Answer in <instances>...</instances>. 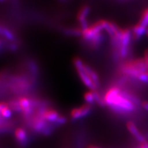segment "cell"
Returning <instances> with one entry per match:
<instances>
[{
  "label": "cell",
  "mask_w": 148,
  "mask_h": 148,
  "mask_svg": "<svg viewBox=\"0 0 148 148\" xmlns=\"http://www.w3.org/2000/svg\"><path fill=\"white\" fill-rule=\"evenodd\" d=\"M105 104L110 110L118 114L132 113L137 106L122 93V87L112 84L103 94Z\"/></svg>",
  "instance_id": "obj_1"
},
{
  "label": "cell",
  "mask_w": 148,
  "mask_h": 148,
  "mask_svg": "<svg viewBox=\"0 0 148 148\" xmlns=\"http://www.w3.org/2000/svg\"><path fill=\"white\" fill-rule=\"evenodd\" d=\"M119 71L121 75L138 81L140 75L147 72V68L144 58H138L123 61L120 64Z\"/></svg>",
  "instance_id": "obj_2"
},
{
  "label": "cell",
  "mask_w": 148,
  "mask_h": 148,
  "mask_svg": "<svg viewBox=\"0 0 148 148\" xmlns=\"http://www.w3.org/2000/svg\"><path fill=\"white\" fill-rule=\"evenodd\" d=\"M92 105L85 103L79 107L72 109L70 112V116L73 120H77L88 115L92 110Z\"/></svg>",
  "instance_id": "obj_3"
},
{
  "label": "cell",
  "mask_w": 148,
  "mask_h": 148,
  "mask_svg": "<svg viewBox=\"0 0 148 148\" xmlns=\"http://www.w3.org/2000/svg\"><path fill=\"white\" fill-rule=\"evenodd\" d=\"M90 12V7L87 5H83L79 9L77 14V20L79 24V27L82 29L86 28L88 26L87 17Z\"/></svg>",
  "instance_id": "obj_4"
},
{
  "label": "cell",
  "mask_w": 148,
  "mask_h": 148,
  "mask_svg": "<svg viewBox=\"0 0 148 148\" xmlns=\"http://www.w3.org/2000/svg\"><path fill=\"white\" fill-rule=\"evenodd\" d=\"M126 127L128 132L130 133V134L136 139L137 141L141 143V142L144 141L146 140L145 136L140 132L139 129L136 126L134 122L132 121H129L127 122L126 123Z\"/></svg>",
  "instance_id": "obj_5"
},
{
  "label": "cell",
  "mask_w": 148,
  "mask_h": 148,
  "mask_svg": "<svg viewBox=\"0 0 148 148\" xmlns=\"http://www.w3.org/2000/svg\"><path fill=\"white\" fill-rule=\"evenodd\" d=\"M83 69H84L85 73L87 74L88 76L90 77L92 82H93L96 88L98 89L99 87V85H100V80H99V77L97 72L92 69L91 66L86 64L85 62L84 63V65H83Z\"/></svg>",
  "instance_id": "obj_6"
},
{
  "label": "cell",
  "mask_w": 148,
  "mask_h": 148,
  "mask_svg": "<svg viewBox=\"0 0 148 148\" xmlns=\"http://www.w3.org/2000/svg\"><path fill=\"white\" fill-rule=\"evenodd\" d=\"M14 138L16 142L22 146L26 145L28 143V134L23 127H18L14 131Z\"/></svg>",
  "instance_id": "obj_7"
},
{
  "label": "cell",
  "mask_w": 148,
  "mask_h": 148,
  "mask_svg": "<svg viewBox=\"0 0 148 148\" xmlns=\"http://www.w3.org/2000/svg\"><path fill=\"white\" fill-rule=\"evenodd\" d=\"M147 27L143 26L140 23L136 24L132 29V36L135 39H140L143 35L147 33Z\"/></svg>",
  "instance_id": "obj_8"
},
{
  "label": "cell",
  "mask_w": 148,
  "mask_h": 148,
  "mask_svg": "<svg viewBox=\"0 0 148 148\" xmlns=\"http://www.w3.org/2000/svg\"><path fill=\"white\" fill-rule=\"evenodd\" d=\"M12 114V110L9 107L8 103L0 101V115L3 119H9Z\"/></svg>",
  "instance_id": "obj_9"
},
{
  "label": "cell",
  "mask_w": 148,
  "mask_h": 148,
  "mask_svg": "<svg viewBox=\"0 0 148 148\" xmlns=\"http://www.w3.org/2000/svg\"><path fill=\"white\" fill-rule=\"evenodd\" d=\"M63 32L69 36H81L82 29L80 27H66L63 29Z\"/></svg>",
  "instance_id": "obj_10"
},
{
  "label": "cell",
  "mask_w": 148,
  "mask_h": 148,
  "mask_svg": "<svg viewBox=\"0 0 148 148\" xmlns=\"http://www.w3.org/2000/svg\"><path fill=\"white\" fill-rule=\"evenodd\" d=\"M7 103H8L9 107L12 111L16 112H21V108L19 106V103H18L17 97L10 99Z\"/></svg>",
  "instance_id": "obj_11"
},
{
  "label": "cell",
  "mask_w": 148,
  "mask_h": 148,
  "mask_svg": "<svg viewBox=\"0 0 148 148\" xmlns=\"http://www.w3.org/2000/svg\"><path fill=\"white\" fill-rule=\"evenodd\" d=\"M84 101H86V103L88 104L92 105L95 103V96H94L93 90H89L85 92L84 95Z\"/></svg>",
  "instance_id": "obj_12"
},
{
  "label": "cell",
  "mask_w": 148,
  "mask_h": 148,
  "mask_svg": "<svg viewBox=\"0 0 148 148\" xmlns=\"http://www.w3.org/2000/svg\"><path fill=\"white\" fill-rule=\"evenodd\" d=\"M138 23L147 27L148 26V8H146L142 12Z\"/></svg>",
  "instance_id": "obj_13"
},
{
  "label": "cell",
  "mask_w": 148,
  "mask_h": 148,
  "mask_svg": "<svg viewBox=\"0 0 148 148\" xmlns=\"http://www.w3.org/2000/svg\"><path fill=\"white\" fill-rule=\"evenodd\" d=\"M144 60H145V63L146 65V68H147V72L148 73V49H146L144 53Z\"/></svg>",
  "instance_id": "obj_14"
},
{
  "label": "cell",
  "mask_w": 148,
  "mask_h": 148,
  "mask_svg": "<svg viewBox=\"0 0 148 148\" xmlns=\"http://www.w3.org/2000/svg\"><path fill=\"white\" fill-rule=\"evenodd\" d=\"M138 147L139 148H148V141L147 140H144V141L141 142V143H139V145H138Z\"/></svg>",
  "instance_id": "obj_15"
},
{
  "label": "cell",
  "mask_w": 148,
  "mask_h": 148,
  "mask_svg": "<svg viewBox=\"0 0 148 148\" xmlns=\"http://www.w3.org/2000/svg\"><path fill=\"white\" fill-rule=\"evenodd\" d=\"M140 106H142V108H143L144 110L148 111V101H142L141 105H140Z\"/></svg>",
  "instance_id": "obj_16"
},
{
  "label": "cell",
  "mask_w": 148,
  "mask_h": 148,
  "mask_svg": "<svg viewBox=\"0 0 148 148\" xmlns=\"http://www.w3.org/2000/svg\"><path fill=\"white\" fill-rule=\"evenodd\" d=\"M5 122H6V121H5V119H3V117H1V116H0V124H2V123H4Z\"/></svg>",
  "instance_id": "obj_17"
},
{
  "label": "cell",
  "mask_w": 148,
  "mask_h": 148,
  "mask_svg": "<svg viewBox=\"0 0 148 148\" xmlns=\"http://www.w3.org/2000/svg\"><path fill=\"white\" fill-rule=\"evenodd\" d=\"M88 148H101V147H99V146H96V145H91L88 146Z\"/></svg>",
  "instance_id": "obj_18"
},
{
  "label": "cell",
  "mask_w": 148,
  "mask_h": 148,
  "mask_svg": "<svg viewBox=\"0 0 148 148\" xmlns=\"http://www.w3.org/2000/svg\"><path fill=\"white\" fill-rule=\"evenodd\" d=\"M2 46H3V40H2V39H1V38H0V49H1Z\"/></svg>",
  "instance_id": "obj_19"
},
{
  "label": "cell",
  "mask_w": 148,
  "mask_h": 148,
  "mask_svg": "<svg viewBox=\"0 0 148 148\" xmlns=\"http://www.w3.org/2000/svg\"><path fill=\"white\" fill-rule=\"evenodd\" d=\"M5 0H0V3L1 2H3V1H5Z\"/></svg>",
  "instance_id": "obj_20"
},
{
  "label": "cell",
  "mask_w": 148,
  "mask_h": 148,
  "mask_svg": "<svg viewBox=\"0 0 148 148\" xmlns=\"http://www.w3.org/2000/svg\"><path fill=\"white\" fill-rule=\"evenodd\" d=\"M146 34H147V36H148V29H147V33H146Z\"/></svg>",
  "instance_id": "obj_21"
}]
</instances>
